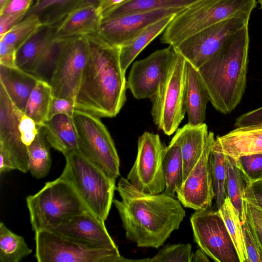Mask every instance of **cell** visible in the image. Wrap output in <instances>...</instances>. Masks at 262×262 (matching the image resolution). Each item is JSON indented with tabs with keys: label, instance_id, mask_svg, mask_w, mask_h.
<instances>
[{
	"label": "cell",
	"instance_id": "cell-1",
	"mask_svg": "<svg viewBox=\"0 0 262 262\" xmlns=\"http://www.w3.org/2000/svg\"><path fill=\"white\" fill-rule=\"evenodd\" d=\"M116 189L121 200L113 203L121 219L126 238L139 247L158 248L186 215L181 203L164 192L150 194L121 177Z\"/></svg>",
	"mask_w": 262,
	"mask_h": 262
},
{
	"label": "cell",
	"instance_id": "cell-2",
	"mask_svg": "<svg viewBox=\"0 0 262 262\" xmlns=\"http://www.w3.org/2000/svg\"><path fill=\"white\" fill-rule=\"evenodd\" d=\"M88 57L74 101L75 109L98 117H114L126 101L127 81L120 61V47L97 33L84 35Z\"/></svg>",
	"mask_w": 262,
	"mask_h": 262
},
{
	"label": "cell",
	"instance_id": "cell-3",
	"mask_svg": "<svg viewBox=\"0 0 262 262\" xmlns=\"http://www.w3.org/2000/svg\"><path fill=\"white\" fill-rule=\"evenodd\" d=\"M249 41L247 24L198 70L209 101L223 114L231 113L245 92Z\"/></svg>",
	"mask_w": 262,
	"mask_h": 262
},
{
	"label": "cell",
	"instance_id": "cell-4",
	"mask_svg": "<svg viewBox=\"0 0 262 262\" xmlns=\"http://www.w3.org/2000/svg\"><path fill=\"white\" fill-rule=\"evenodd\" d=\"M256 0H198L177 14L161 38L173 47L210 26L231 18L250 19Z\"/></svg>",
	"mask_w": 262,
	"mask_h": 262
},
{
	"label": "cell",
	"instance_id": "cell-5",
	"mask_svg": "<svg viewBox=\"0 0 262 262\" xmlns=\"http://www.w3.org/2000/svg\"><path fill=\"white\" fill-rule=\"evenodd\" d=\"M64 156L66 165L60 177L72 185L87 209L104 222L113 203L116 179L78 150Z\"/></svg>",
	"mask_w": 262,
	"mask_h": 262
},
{
	"label": "cell",
	"instance_id": "cell-6",
	"mask_svg": "<svg viewBox=\"0 0 262 262\" xmlns=\"http://www.w3.org/2000/svg\"><path fill=\"white\" fill-rule=\"evenodd\" d=\"M32 230H52L71 217L88 210L72 185L60 177L47 182L26 198Z\"/></svg>",
	"mask_w": 262,
	"mask_h": 262
},
{
	"label": "cell",
	"instance_id": "cell-7",
	"mask_svg": "<svg viewBox=\"0 0 262 262\" xmlns=\"http://www.w3.org/2000/svg\"><path fill=\"white\" fill-rule=\"evenodd\" d=\"M186 71L187 61L176 52L166 76L150 99L153 121L167 135L177 130L186 112Z\"/></svg>",
	"mask_w": 262,
	"mask_h": 262
},
{
	"label": "cell",
	"instance_id": "cell-8",
	"mask_svg": "<svg viewBox=\"0 0 262 262\" xmlns=\"http://www.w3.org/2000/svg\"><path fill=\"white\" fill-rule=\"evenodd\" d=\"M73 118L77 138L78 151L116 179L120 176V160L113 140L98 117L75 109Z\"/></svg>",
	"mask_w": 262,
	"mask_h": 262
},
{
	"label": "cell",
	"instance_id": "cell-9",
	"mask_svg": "<svg viewBox=\"0 0 262 262\" xmlns=\"http://www.w3.org/2000/svg\"><path fill=\"white\" fill-rule=\"evenodd\" d=\"M38 262H127L118 248H98L70 239L50 230L35 232Z\"/></svg>",
	"mask_w": 262,
	"mask_h": 262
},
{
	"label": "cell",
	"instance_id": "cell-10",
	"mask_svg": "<svg viewBox=\"0 0 262 262\" xmlns=\"http://www.w3.org/2000/svg\"><path fill=\"white\" fill-rule=\"evenodd\" d=\"M166 147L158 134L145 132L139 137L136 159L126 178L133 185L150 194L164 191L163 159Z\"/></svg>",
	"mask_w": 262,
	"mask_h": 262
},
{
	"label": "cell",
	"instance_id": "cell-11",
	"mask_svg": "<svg viewBox=\"0 0 262 262\" xmlns=\"http://www.w3.org/2000/svg\"><path fill=\"white\" fill-rule=\"evenodd\" d=\"M24 112L11 101L0 84V173L28 170L27 147L23 143L18 124Z\"/></svg>",
	"mask_w": 262,
	"mask_h": 262
},
{
	"label": "cell",
	"instance_id": "cell-12",
	"mask_svg": "<svg viewBox=\"0 0 262 262\" xmlns=\"http://www.w3.org/2000/svg\"><path fill=\"white\" fill-rule=\"evenodd\" d=\"M194 239L215 262H239L223 220L217 210H195L190 217Z\"/></svg>",
	"mask_w": 262,
	"mask_h": 262
},
{
	"label": "cell",
	"instance_id": "cell-13",
	"mask_svg": "<svg viewBox=\"0 0 262 262\" xmlns=\"http://www.w3.org/2000/svg\"><path fill=\"white\" fill-rule=\"evenodd\" d=\"M88 57L84 35L66 39L50 82L54 96L74 103Z\"/></svg>",
	"mask_w": 262,
	"mask_h": 262
},
{
	"label": "cell",
	"instance_id": "cell-14",
	"mask_svg": "<svg viewBox=\"0 0 262 262\" xmlns=\"http://www.w3.org/2000/svg\"><path fill=\"white\" fill-rule=\"evenodd\" d=\"M249 20L231 18L210 26L173 47L175 51L198 70L232 34Z\"/></svg>",
	"mask_w": 262,
	"mask_h": 262
},
{
	"label": "cell",
	"instance_id": "cell-15",
	"mask_svg": "<svg viewBox=\"0 0 262 262\" xmlns=\"http://www.w3.org/2000/svg\"><path fill=\"white\" fill-rule=\"evenodd\" d=\"M176 51L169 45L156 51L133 64L127 81V87L137 99H151L166 76Z\"/></svg>",
	"mask_w": 262,
	"mask_h": 262
},
{
	"label": "cell",
	"instance_id": "cell-16",
	"mask_svg": "<svg viewBox=\"0 0 262 262\" xmlns=\"http://www.w3.org/2000/svg\"><path fill=\"white\" fill-rule=\"evenodd\" d=\"M214 140V133L209 132L201 156L176 191L178 200L185 207L199 210L212 206L214 192L209 157Z\"/></svg>",
	"mask_w": 262,
	"mask_h": 262
},
{
	"label": "cell",
	"instance_id": "cell-17",
	"mask_svg": "<svg viewBox=\"0 0 262 262\" xmlns=\"http://www.w3.org/2000/svg\"><path fill=\"white\" fill-rule=\"evenodd\" d=\"M184 9H160L102 18L97 34L109 45L121 47L150 25Z\"/></svg>",
	"mask_w": 262,
	"mask_h": 262
},
{
	"label": "cell",
	"instance_id": "cell-18",
	"mask_svg": "<svg viewBox=\"0 0 262 262\" xmlns=\"http://www.w3.org/2000/svg\"><path fill=\"white\" fill-rule=\"evenodd\" d=\"M50 231L91 246L118 248L104 222L89 210L71 217Z\"/></svg>",
	"mask_w": 262,
	"mask_h": 262
},
{
	"label": "cell",
	"instance_id": "cell-19",
	"mask_svg": "<svg viewBox=\"0 0 262 262\" xmlns=\"http://www.w3.org/2000/svg\"><path fill=\"white\" fill-rule=\"evenodd\" d=\"M216 138L222 152L235 160L243 156L262 152V126L236 127Z\"/></svg>",
	"mask_w": 262,
	"mask_h": 262
},
{
	"label": "cell",
	"instance_id": "cell-20",
	"mask_svg": "<svg viewBox=\"0 0 262 262\" xmlns=\"http://www.w3.org/2000/svg\"><path fill=\"white\" fill-rule=\"evenodd\" d=\"M208 126L204 123L192 126L185 124L177 129L171 140L180 146L183 160V182L201 156L208 138Z\"/></svg>",
	"mask_w": 262,
	"mask_h": 262
},
{
	"label": "cell",
	"instance_id": "cell-21",
	"mask_svg": "<svg viewBox=\"0 0 262 262\" xmlns=\"http://www.w3.org/2000/svg\"><path fill=\"white\" fill-rule=\"evenodd\" d=\"M102 19L99 8L92 5L80 6L69 13L57 26L55 37L69 38L97 33Z\"/></svg>",
	"mask_w": 262,
	"mask_h": 262
},
{
	"label": "cell",
	"instance_id": "cell-22",
	"mask_svg": "<svg viewBox=\"0 0 262 262\" xmlns=\"http://www.w3.org/2000/svg\"><path fill=\"white\" fill-rule=\"evenodd\" d=\"M38 80L33 74L17 67L0 64V84L13 104L23 112Z\"/></svg>",
	"mask_w": 262,
	"mask_h": 262
},
{
	"label": "cell",
	"instance_id": "cell-23",
	"mask_svg": "<svg viewBox=\"0 0 262 262\" xmlns=\"http://www.w3.org/2000/svg\"><path fill=\"white\" fill-rule=\"evenodd\" d=\"M50 146L63 155L78 150V138L73 117L57 114L42 125Z\"/></svg>",
	"mask_w": 262,
	"mask_h": 262
},
{
	"label": "cell",
	"instance_id": "cell-24",
	"mask_svg": "<svg viewBox=\"0 0 262 262\" xmlns=\"http://www.w3.org/2000/svg\"><path fill=\"white\" fill-rule=\"evenodd\" d=\"M185 101L188 124L196 126L204 123L207 105L209 100L198 70L188 61Z\"/></svg>",
	"mask_w": 262,
	"mask_h": 262
},
{
	"label": "cell",
	"instance_id": "cell-25",
	"mask_svg": "<svg viewBox=\"0 0 262 262\" xmlns=\"http://www.w3.org/2000/svg\"><path fill=\"white\" fill-rule=\"evenodd\" d=\"M57 27V26L42 25L16 50V66L31 74L37 59L56 38L55 32Z\"/></svg>",
	"mask_w": 262,
	"mask_h": 262
},
{
	"label": "cell",
	"instance_id": "cell-26",
	"mask_svg": "<svg viewBox=\"0 0 262 262\" xmlns=\"http://www.w3.org/2000/svg\"><path fill=\"white\" fill-rule=\"evenodd\" d=\"M83 0H36L26 16L37 17L42 25L58 26L65 17L80 7Z\"/></svg>",
	"mask_w": 262,
	"mask_h": 262
},
{
	"label": "cell",
	"instance_id": "cell-27",
	"mask_svg": "<svg viewBox=\"0 0 262 262\" xmlns=\"http://www.w3.org/2000/svg\"><path fill=\"white\" fill-rule=\"evenodd\" d=\"M176 15L169 16L150 25L131 41L120 47V61L124 72L125 73L140 53L155 38L164 32Z\"/></svg>",
	"mask_w": 262,
	"mask_h": 262
},
{
	"label": "cell",
	"instance_id": "cell-28",
	"mask_svg": "<svg viewBox=\"0 0 262 262\" xmlns=\"http://www.w3.org/2000/svg\"><path fill=\"white\" fill-rule=\"evenodd\" d=\"M163 166L165 180L163 192L174 198L183 183V160L180 145L172 140L165 148Z\"/></svg>",
	"mask_w": 262,
	"mask_h": 262
},
{
	"label": "cell",
	"instance_id": "cell-29",
	"mask_svg": "<svg viewBox=\"0 0 262 262\" xmlns=\"http://www.w3.org/2000/svg\"><path fill=\"white\" fill-rule=\"evenodd\" d=\"M50 145L44 133L42 126L28 148V170L37 179L45 178L49 173L52 164Z\"/></svg>",
	"mask_w": 262,
	"mask_h": 262
},
{
	"label": "cell",
	"instance_id": "cell-30",
	"mask_svg": "<svg viewBox=\"0 0 262 262\" xmlns=\"http://www.w3.org/2000/svg\"><path fill=\"white\" fill-rule=\"evenodd\" d=\"M226 188L228 196L238 211L242 223L247 218V204L245 200L246 183L235 160L226 155Z\"/></svg>",
	"mask_w": 262,
	"mask_h": 262
},
{
	"label": "cell",
	"instance_id": "cell-31",
	"mask_svg": "<svg viewBox=\"0 0 262 262\" xmlns=\"http://www.w3.org/2000/svg\"><path fill=\"white\" fill-rule=\"evenodd\" d=\"M53 91L50 84L39 79L26 103L24 113L41 126L48 119Z\"/></svg>",
	"mask_w": 262,
	"mask_h": 262
},
{
	"label": "cell",
	"instance_id": "cell-32",
	"mask_svg": "<svg viewBox=\"0 0 262 262\" xmlns=\"http://www.w3.org/2000/svg\"><path fill=\"white\" fill-rule=\"evenodd\" d=\"M198 0H128L109 12L103 18L160 9H185Z\"/></svg>",
	"mask_w": 262,
	"mask_h": 262
},
{
	"label": "cell",
	"instance_id": "cell-33",
	"mask_svg": "<svg viewBox=\"0 0 262 262\" xmlns=\"http://www.w3.org/2000/svg\"><path fill=\"white\" fill-rule=\"evenodd\" d=\"M224 221L235 248L239 262H247L248 254L245 244L242 221L238 211L227 196L217 210Z\"/></svg>",
	"mask_w": 262,
	"mask_h": 262
},
{
	"label": "cell",
	"instance_id": "cell-34",
	"mask_svg": "<svg viewBox=\"0 0 262 262\" xmlns=\"http://www.w3.org/2000/svg\"><path fill=\"white\" fill-rule=\"evenodd\" d=\"M214 199L217 210L223 204L227 197L226 188V155L222 152L216 138L209 157Z\"/></svg>",
	"mask_w": 262,
	"mask_h": 262
},
{
	"label": "cell",
	"instance_id": "cell-35",
	"mask_svg": "<svg viewBox=\"0 0 262 262\" xmlns=\"http://www.w3.org/2000/svg\"><path fill=\"white\" fill-rule=\"evenodd\" d=\"M32 252L23 236L14 233L3 222H1V262H18Z\"/></svg>",
	"mask_w": 262,
	"mask_h": 262
},
{
	"label": "cell",
	"instance_id": "cell-36",
	"mask_svg": "<svg viewBox=\"0 0 262 262\" xmlns=\"http://www.w3.org/2000/svg\"><path fill=\"white\" fill-rule=\"evenodd\" d=\"M67 38H55L36 60L31 74L50 83Z\"/></svg>",
	"mask_w": 262,
	"mask_h": 262
},
{
	"label": "cell",
	"instance_id": "cell-37",
	"mask_svg": "<svg viewBox=\"0 0 262 262\" xmlns=\"http://www.w3.org/2000/svg\"><path fill=\"white\" fill-rule=\"evenodd\" d=\"M41 25L39 20L35 16H26L20 22L0 37V40L4 41L17 50Z\"/></svg>",
	"mask_w": 262,
	"mask_h": 262
},
{
	"label": "cell",
	"instance_id": "cell-38",
	"mask_svg": "<svg viewBox=\"0 0 262 262\" xmlns=\"http://www.w3.org/2000/svg\"><path fill=\"white\" fill-rule=\"evenodd\" d=\"M192 247L189 244L168 245L150 258L142 259V262H191Z\"/></svg>",
	"mask_w": 262,
	"mask_h": 262
},
{
	"label": "cell",
	"instance_id": "cell-39",
	"mask_svg": "<svg viewBox=\"0 0 262 262\" xmlns=\"http://www.w3.org/2000/svg\"><path fill=\"white\" fill-rule=\"evenodd\" d=\"M235 161L246 185L262 180V152L243 156Z\"/></svg>",
	"mask_w": 262,
	"mask_h": 262
},
{
	"label": "cell",
	"instance_id": "cell-40",
	"mask_svg": "<svg viewBox=\"0 0 262 262\" xmlns=\"http://www.w3.org/2000/svg\"><path fill=\"white\" fill-rule=\"evenodd\" d=\"M245 244L248 254L247 262H262V253L246 220L242 223Z\"/></svg>",
	"mask_w": 262,
	"mask_h": 262
},
{
	"label": "cell",
	"instance_id": "cell-41",
	"mask_svg": "<svg viewBox=\"0 0 262 262\" xmlns=\"http://www.w3.org/2000/svg\"><path fill=\"white\" fill-rule=\"evenodd\" d=\"M246 204L247 219L262 253V211L247 201Z\"/></svg>",
	"mask_w": 262,
	"mask_h": 262
},
{
	"label": "cell",
	"instance_id": "cell-42",
	"mask_svg": "<svg viewBox=\"0 0 262 262\" xmlns=\"http://www.w3.org/2000/svg\"><path fill=\"white\" fill-rule=\"evenodd\" d=\"M39 127L31 118L24 113L22 115L19 122L18 128L21 141L27 147L35 139Z\"/></svg>",
	"mask_w": 262,
	"mask_h": 262
},
{
	"label": "cell",
	"instance_id": "cell-43",
	"mask_svg": "<svg viewBox=\"0 0 262 262\" xmlns=\"http://www.w3.org/2000/svg\"><path fill=\"white\" fill-rule=\"evenodd\" d=\"M75 110L73 102L53 96L49 108L48 119L56 115L61 114L73 117Z\"/></svg>",
	"mask_w": 262,
	"mask_h": 262
},
{
	"label": "cell",
	"instance_id": "cell-44",
	"mask_svg": "<svg viewBox=\"0 0 262 262\" xmlns=\"http://www.w3.org/2000/svg\"><path fill=\"white\" fill-rule=\"evenodd\" d=\"M234 127L262 126V107L245 113L235 120Z\"/></svg>",
	"mask_w": 262,
	"mask_h": 262
},
{
	"label": "cell",
	"instance_id": "cell-45",
	"mask_svg": "<svg viewBox=\"0 0 262 262\" xmlns=\"http://www.w3.org/2000/svg\"><path fill=\"white\" fill-rule=\"evenodd\" d=\"M245 200L262 211V180L246 185Z\"/></svg>",
	"mask_w": 262,
	"mask_h": 262
},
{
	"label": "cell",
	"instance_id": "cell-46",
	"mask_svg": "<svg viewBox=\"0 0 262 262\" xmlns=\"http://www.w3.org/2000/svg\"><path fill=\"white\" fill-rule=\"evenodd\" d=\"M33 0H7L0 8V15L12 14H26L32 6Z\"/></svg>",
	"mask_w": 262,
	"mask_h": 262
},
{
	"label": "cell",
	"instance_id": "cell-47",
	"mask_svg": "<svg viewBox=\"0 0 262 262\" xmlns=\"http://www.w3.org/2000/svg\"><path fill=\"white\" fill-rule=\"evenodd\" d=\"M16 49L3 40H0V64L8 67H16L15 64Z\"/></svg>",
	"mask_w": 262,
	"mask_h": 262
},
{
	"label": "cell",
	"instance_id": "cell-48",
	"mask_svg": "<svg viewBox=\"0 0 262 262\" xmlns=\"http://www.w3.org/2000/svg\"><path fill=\"white\" fill-rule=\"evenodd\" d=\"M25 15V14L0 15V37L20 22Z\"/></svg>",
	"mask_w": 262,
	"mask_h": 262
},
{
	"label": "cell",
	"instance_id": "cell-49",
	"mask_svg": "<svg viewBox=\"0 0 262 262\" xmlns=\"http://www.w3.org/2000/svg\"><path fill=\"white\" fill-rule=\"evenodd\" d=\"M128 0H105L99 7L103 18L109 12Z\"/></svg>",
	"mask_w": 262,
	"mask_h": 262
},
{
	"label": "cell",
	"instance_id": "cell-50",
	"mask_svg": "<svg viewBox=\"0 0 262 262\" xmlns=\"http://www.w3.org/2000/svg\"><path fill=\"white\" fill-rule=\"evenodd\" d=\"M208 256L200 248L192 253L191 262H209Z\"/></svg>",
	"mask_w": 262,
	"mask_h": 262
},
{
	"label": "cell",
	"instance_id": "cell-51",
	"mask_svg": "<svg viewBox=\"0 0 262 262\" xmlns=\"http://www.w3.org/2000/svg\"><path fill=\"white\" fill-rule=\"evenodd\" d=\"M105 0H83L80 6L85 5H92L99 8Z\"/></svg>",
	"mask_w": 262,
	"mask_h": 262
},
{
	"label": "cell",
	"instance_id": "cell-52",
	"mask_svg": "<svg viewBox=\"0 0 262 262\" xmlns=\"http://www.w3.org/2000/svg\"><path fill=\"white\" fill-rule=\"evenodd\" d=\"M6 1L7 0H0V8L4 5Z\"/></svg>",
	"mask_w": 262,
	"mask_h": 262
},
{
	"label": "cell",
	"instance_id": "cell-53",
	"mask_svg": "<svg viewBox=\"0 0 262 262\" xmlns=\"http://www.w3.org/2000/svg\"><path fill=\"white\" fill-rule=\"evenodd\" d=\"M258 3L260 5V9L262 10V0H258Z\"/></svg>",
	"mask_w": 262,
	"mask_h": 262
}]
</instances>
